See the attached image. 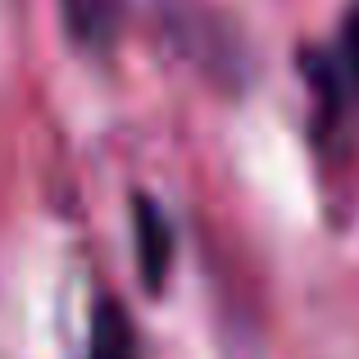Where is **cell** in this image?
Returning <instances> with one entry per match:
<instances>
[{
  "label": "cell",
  "mask_w": 359,
  "mask_h": 359,
  "mask_svg": "<svg viewBox=\"0 0 359 359\" xmlns=\"http://www.w3.org/2000/svg\"><path fill=\"white\" fill-rule=\"evenodd\" d=\"M87 359H141L137 355V332H132V318H128V309H123L118 300H100V305H96Z\"/></svg>",
  "instance_id": "cell-1"
},
{
  "label": "cell",
  "mask_w": 359,
  "mask_h": 359,
  "mask_svg": "<svg viewBox=\"0 0 359 359\" xmlns=\"http://www.w3.org/2000/svg\"><path fill=\"white\" fill-rule=\"evenodd\" d=\"M137 241H141V269H146V278L159 282L168 255H173V232H168L159 205H146V201L137 205Z\"/></svg>",
  "instance_id": "cell-3"
},
{
  "label": "cell",
  "mask_w": 359,
  "mask_h": 359,
  "mask_svg": "<svg viewBox=\"0 0 359 359\" xmlns=\"http://www.w3.org/2000/svg\"><path fill=\"white\" fill-rule=\"evenodd\" d=\"M64 18H69V32L82 46L100 50V46L114 41L118 32V0H60Z\"/></svg>",
  "instance_id": "cell-2"
},
{
  "label": "cell",
  "mask_w": 359,
  "mask_h": 359,
  "mask_svg": "<svg viewBox=\"0 0 359 359\" xmlns=\"http://www.w3.org/2000/svg\"><path fill=\"white\" fill-rule=\"evenodd\" d=\"M346 64H351V78L359 82V14L346 23Z\"/></svg>",
  "instance_id": "cell-4"
}]
</instances>
